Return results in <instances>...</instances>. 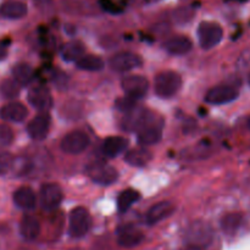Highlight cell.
Returning <instances> with one entry per match:
<instances>
[{
    "instance_id": "6da1fadb",
    "label": "cell",
    "mask_w": 250,
    "mask_h": 250,
    "mask_svg": "<svg viewBox=\"0 0 250 250\" xmlns=\"http://www.w3.org/2000/svg\"><path fill=\"white\" fill-rule=\"evenodd\" d=\"M182 85V78L177 72L173 71H164L155 77L154 82V90L158 97L168 99L176 95Z\"/></svg>"
},
{
    "instance_id": "7a4b0ae2",
    "label": "cell",
    "mask_w": 250,
    "mask_h": 250,
    "mask_svg": "<svg viewBox=\"0 0 250 250\" xmlns=\"http://www.w3.org/2000/svg\"><path fill=\"white\" fill-rule=\"evenodd\" d=\"M92 226V217L87 209L80 207L71 211L68 219V233L73 238H82L89 232Z\"/></svg>"
},
{
    "instance_id": "3957f363",
    "label": "cell",
    "mask_w": 250,
    "mask_h": 250,
    "mask_svg": "<svg viewBox=\"0 0 250 250\" xmlns=\"http://www.w3.org/2000/svg\"><path fill=\"white\" fill-rule=\"evenodd\" d=\"M224 38V29L215 22H202L198 27V39L203 49L209 50L216 46Z\"/></svg>"
},
{
    "instance_id": "277c9868",
    "label": "cell",
    "mask_w": 250,
    "mask_h": 250,
    "mask_svg": "<svg viewBox=\"0 0 250 250\" xmlns=\"http://www.w3.org/2000/svg\"><path fill=\"white\" fill-rule=\"evenodd\" d=\"M87 175L90 180L100 186H110L117 180L119 173L112 166L104 163H94L88 166Z\"/></svg>"
},
{
    "instance_id": "5b68a950",
    "label": "cell",
    "mask_w": 250,
    "mask_h": 250,
    "mask_svg": "<svg viewBox=\"0 0 250 250\" xmlns=\"http://www.w3.org/2000/svg\"><path fill=\"white\" fill-rule=\"evenodd\" d=\"M39 202L41 207L45 211H53L58 209L62 202V190L56 183H45L42 186L39 192Z\"/></svg>"
},
{
    "instance_id": "8992f818",
    "label": "cell",
    "mask_w": 250,
    "mask_h": 250,
    "mask_svg": "<svg viewBox=\"0 0 250 250\" xmlns=\"http://www.w3.org/2000/svg\"><path fill=\"white\" fill-rule=\"evenodd\" d=\"M121 87L127 97L137 100L146 97L149 89V82L143 76L131 75L122 80Z\"/></svg>"
},
{
    "instance_id": "52a82bcc",
    "label": "cell",
    "mask_w": 250,
    "mask_h": 250,
    "mask_svg": "<svg viewBox=\"0 0 250 250\" xmlns=\"http://www.w3.org/2000/svg\"><path fill=\"white\" fill-rule=\"evenodd\" d=\"M186 238L190 246H197L203 248L208 246L212 239V231L205 222H194L186 232Z\"/></svg>"
},
{
    "instance_id": "ba28073f",
    "label": "cell",
    "mask_w": 250,
    "mask_h": 250,
    "mask_svg": "<svg viewBox=\"0 0 250 250\" xmlns=\"http://www.w3.org/2000/svg\"><path fill=\"white\" fill-rule=\"evenodd\" d=\"M89 144V138L82 131H73L66 134L61 141V149L66 154L77 155L84 151Z\"/></svg>"
},
{
    "instance_id": "9c48e42d",
    "label": "cell",
    "mask_w": 250,
    "mask_h": 250,
    "mask_svg": "<svg viewBox=\"0 0 250 250\" xmlns=\"http://www.w3.org/2000/svg\"><path fill=\"white\" fill-rule=\"evenodd\" d=\"M142 63L143 61H142L141 56L133 53H128V51L115 54L109 61L111 70L116 71V72H127V71L134 70V68L139 67Z\"/></svg>"
},
{
    "instance_id": "30bf717a",
    "label": "cell",
    "mask_w": 250,
    "mask_h": 250,
    "mask_svg": "<svg viewBox=\"0 0 250 250\" xmlns=\"http://www.w3.org/2000/svg\"><path fill=\"white\" fill-rule=\"evenodd\" d=\"M117 243L124 248H133L143 242L144 234L133 225H122L116 231Z\"/></svg>"
},
{
    "instance_id": "8fae6325",
    "label": "cell",
    "mask_w": 250,
    "mask_h": 250,
    "mask_svg": "<svg viewBox=\"0 0 250 250\" xmlns=\"http://www.w3.org/2000/svg\"><path fill=\"white\" fill-rule=\"evenodd\" d=\"M238 98V90L232 85H216L205 95V102L212 105H222L231 103Z\"/></svg>"
},
{
    "instance_id": "7c38bea8",
    "label": "cell",
    "mask_w": 250,
    "mask_h": 250,
    "mask_svg": "<svg viewBox=\"0 0 250 250\" xmlns=\"http://www.w3.org/2000/svg\"><path fill=\"white\" fill-rule=\"evenodd\" d=\"M28 103L39 111H48L53 105V97L45 85H33L28 90Z\"/></svg>"
},
{
    "instance_id": "4fadbf2b",
    "label": "cell",
    "mask_w": 250,
    "mask_h": 250,
    "mask_svg": "<svg viewBox=\"0 0 250 250\" xmlns=\"http://www.w3.org/2000/svg\"><path fill=\"white\" fill-rule=\"evenodd\" d=\"M50 124V116L46 112H42V114L37 115L34 119H32V121H29L28 126H27V132L34 141H43L48 136Z\"/></svg>"
},
{
    "instance_id": "5bb4252c",
    "label": "cell",
    "mask_w": 250,
    "mask_h": 250,
    "mask_svg": "<svg viewBox=\"0 0 250 250\" xmlns=\"http://www.w3.org/2000/svg\"><path fill=\"white\" fill-rule=\"evenodd\" d=\"M161 124L156 120L149 122L138 131V142L142 146H153L161 139Z\"/></svg>"
},
{
    "instance_id": "9a60e30c",
    "label": "cell",
    "mask_w": 250,
    "mask_h": 250,
    "mask_svg": "<svg viewBox=\"0 0 250 250\" xmlns=\"http://www.w3.org/2000/svg\"><path fill=\"white\" fill-rule=\"evenodd\" d=\"M175 211V205L171 202H160L151 207L149 211L146 212V224L148 225H155L159 224L163 220L167 219L168 216L173 214Z\"/></svg>"
},
{
    "instance_id": "2e32d148",
    "label": "cell",
    "mask_w": 250,
    "mask_h": 250,
    "mask_svg": "<svg viewBox=\"0 0 250 250\" xmlns=\"http://www.w3.org/2000/svg\"><path fill=\"white\" fill-rule=\"evenodd\" d=\"M28 115L27 107L21 103H10L0 109V117L9 122H22Z\"/></svg>"
},
{
    "instance_id": "e0dca14e",
    "label": "cell",
    "mask_w": 250,
    "mask_h": 250,
    "mask_svg": "<svg viewBox=\"0 0 250 250\" xmlns=\"http://www.w3.org/2000/svg\"><path fill=\"white\" fill-rule=\"evenodd\" d=\"M163 46L168 54H172V55H183V54L189 53L193 45L189 38H187L185 36H177L167 39L163 44Z\"/></svg>"
},
{
    "instance_id": "ac0fdd59",
    "label": "cell",
    "mask_w": 250,
    "mask_h": 250,
    "mask_svg": "<svg viewBox=\"0 0 250 250\" xmlns=\"http://www.w3.org/2000/svg\"><path fill=\"white\" fill-rule=\"evenodd\" d=\"M27 6L20 0H6L0 5V15L5 19L17 20L26 16Z\"/></svg>"
},
{
    "instance_id": "d6986e66",
    "label": "cell",
    "mask_w": 250,
    "mask_h": 250,
    "mask_svg": "<svg viewBox=\"0 0 250 250\" xmlns=\"http://www.w3.org/2000/svg\"><path fill=\"white\" fill-rule=\"evenodd\" d=\"M14 203L16 207L23 210L34 209L37 203L36 193L29 187H21L14 193Z\"/></svg>"
},
{
    "instance_id": "ffe728a7",
    "label": "cell",
    "mask_w": 250,
    "mask_h": 250,
    "mask_svg": "<svg viewBox=\"0 0 250 250\" xmlns=\"http://www.w3.org/2000/svg\"><path fill=\"white\" fill-rule=\"evenodd\" d=\"M20 232L26 241H34L41 233L39 221L32 215H24L20 224Z\"/></svg>"
},
{
    "instance_id": "44dd1931",
    "label": "cell",
    "mask_w": 250,
    "mask_h": 250,
    "mask_svg": "<svg viewBox=\"0 0 250 250\" xmlns=\"http://www.w3.org/2000/svg\"><path fill=\"white\" fill-rule=\"evenodd\" d=\"M127 139L124 137H107L103 143V153L109 158H116L120 154L124 153L125 149L127 148Z\"/></svg>"
},
{
    "instance_id": "7402d4cb",
    "label": "cell",
    "mask_w": 250,
    "mask_h": 250,
    "mask_svg": "<svg viewBox=\"0 0 250 250\" xmlns=\"http://www.w3.org/2000/svg\"><path fill=\"white\" fill-rule=\"evenodd\" d=\"M151 159H153V155L150 151L144 148L132 149L125 156L126 163L131 166H136V167H143V166L148 165Z\"/></svg>"
},
{
    "instance_id": "603a6c76",
    "label": "cell",
    "mask_w": 250,
    "mask_h": 250,
    "mask_svg": "<svg viewBox=\"0 0 250 250\" xmlns=\"http://www.w3.org/2000/svg\"><path fill=\"white\" fill-rule=\"evenodd\" d=\"M85 54V46L82 42L72 41L66 43L61 49V56L65 61H77Z\"/></svg>"
},
{
    "instance_id": "cb8c5ba5",
    "label": "cell",
    "mask_w": 250,
    "mask_h": 250,
    "mask_svg": "<svg viewBox=\"0 0 250 250\" xmlns=\"http://www.w3.org/2000/svg\"><path fill=\"white\" fill-rule=\"evenodd\" d=\"M12 76L20 85H27L34 78V71L28 63L20 62L16 63L12 68Z\"/></svg>"
},
{
    "instance_id": "d4e9b609",
    "label": "cell",
    "mask_w": 250,
    "mask_h": 250,
    "mask_svg": "<svg viewBox=\"0 0 250 250\" xmlns=\"http://www.w3.org/2000/svg\"><path fill=\"white\" fill-rule=\"evenodd\" d=\"M76 66H77L80 70L83 71H90V72H94V71H100L104 68L105 63L103 61V59L100 56L97 55H83L76 61Z\"/></svg>"
},
{
    "instance_id": "484cf974",
    "label": "cell",
    "mask_w": 250,
    "mask_h": 250,
    "mask_svg": "<svg viewBox=\"0 0 250 250\" xmlns=\"http://www.w3.org/2000/svg\"><path fill=\"white\" fill-rule=\"evenodd\" d=\"M141 198L139 193L134 189H126L120 193L117 198V209L120 212H126L134 203H137Z\"/></svg>"
},
{
    "instance_id": "4316f807",
    "label": "cell",
    "mask_w": 250,
    "mask_h": 250,
    "mask_svg": "<svg viewBox=\"0 0 250 250\" xmlns=\"http://www.w3.org/2000/svg\"><path fill=\"white\" fill-rule=\"evenodd\" d=\"M243 222V217L241 214L237 212H232V214H227L222 217L221 220V227L224 229L225 233L227 234H234L239 229Z\"/></svg>"
},
{
    "instance_id": "83f0119b",
    "label": "cell",
    "mask_w": 250,
    "mask_h": 250,
    "mask_svg": "<svg viewBox=\"0 0 250 250\" xmlns=\"http://www.w3.org/2000/svg\"><path fill=\"white\" fill-rule=\"evenodd\" d=\"M0 94L5 99H15L20 95V84L15 80H4L0 84Z\"/></svg>"
},
{
    "instance_id": "f1b7e54d",
    "label": "cell",
    "mask_w": 250,
    "mask_h": 250,
    "mask_svg": "<svg viewBox=\"0 0 250 250\" xmlns=\"http://www.w3.org/2000/svg\"><path fill=\"white\" fill-rule=\"evenodd\" d=\"M31 168H32V163L29 159L27 158L14 159V164H12L11 170H14L19 176L26 175V173H28L29 171H31Z\"/></svg>"
},
{
    "instance_id": "f546056e",
    "label": "cell",
    "mask_w": 250,
    "mask_h": 250,
    "mask_svg": "<svg viewBox=\"0 0 250 250\" xmlns=\"http://www.w3.org/2000/svg\"><path fill=\"white\" fill-rule=\"evenodd\" d=\"M100 6L110 14H120L124 11V4L121 0H100Z\"/></svg>"
},
{
    "instance_id": "4dcf8cb0",
    "label": "cell",
    "mask_w": 250,
    "mask_h": 250,
    "mask_svg": "<svg viewBox=\"0 0 250 250\" xmlns=\"http://www.w3.org/2000/svg\"><path fill=\"white\" fill-rule=\"evenodd\" d=\"M14 139V132L7 125H0V148L11 144Z\"/></svg>"
},
{
    "instance_id": "1f68e13d",
    "label": "cell",
    "mask_w": 250,
    "mask_h": 250,
    "mask_svg": "<svg viewBox=\"0 0 250 250\" xmlns=\"http://www.w3.org/2000/svg\"><path fill=\"white\" fill-rule=\"evenodd\" d=\"M115 106H116L117 110L126 114V112L131 111V110H133L136 107V100L126 95V97L117 99L116 103H115Z\"/></svg>"
},
{
    "instance_id": "d6a6232c",
    "label": "cell",
    "mask_w": 250,
    "mask_h": 250,
    "mask_svg": "<svg viewBox=\"0 0 250 250\" xmlns=\"http://www.w3.org/2000/svg\"><path fill=\"white\" fill-rule=\"evenodd\" d=\"M14 164V156L10 153L0 154V176H4L12 168Z\"/></svg>"
},
{
    "instance_id": "836d02e7",
    "label": "cell",
    "mask_w": 250,
    "mask_h": 250,
    "mask_svg": "<svg viewBox=\"0 0 250 250\" xmlns=\"http://www.w3.org/2000/svg\"><path fill=\"white\" fill-rule=\"evenodd\" d=\"M33 4L44 15L53 14L54 10H55L54 0H33Z\"/></svg>"
},
{
    "instance_id": "e575fe53",
    "label": "cell",
    "mask_w": 250,
    "mask_h": 250,
    "mask_svg": "<svg viewBox=\"0 0 250 250\" xmlns=\"http://www.w3.org/2000/svg\"><path fill=\"white\" fill-rule=\"evenodd\" d=\"M7 53V42L6 41H0V61L5 59Z\"/></svg>"
},
{
    "instance_id": "d590c367",
    "label": "cell",
    "mask_w": 250,
    "mask_h": 250,
    "mask_svg": "<svg viewBox=\"0 0 250 250\" xmlns=\"http://www.w3.org/2000/svg\"><path fill=\"white\" fill-rule=\"evenodd\" d=\"M185 250H203V248H200V247H197V246H188L187 248H186Z\"/></svg>"
},
{
    "instance_id": "8d00e7d4",
    "label": "cell",
    "mask_w": 250,
    "mask_h": 250,
    "mask_svg": "<svg viewBox=\"0 0 250 250\" xmlns=\"http://www.w3.org/2000/svg\"><path fill=\"white\" fill-rule=\"evenodd\" d=\"M248 128L250 129V117L248 119Z\"/></svg>"
},
{
    "instance_id": "74e56055",
    "label": "cell",
    "mask_w": 250,
    "mask_h": 250,
    "mask_svg": "<svg viewBox=\"0 0 250 250\" xmlns=\"http://www.w3.org/2000/svg\"><path fill=\"white\" fill-rule=\"evenodd\" d=\"M248 82H249V85H250V73H249V77H248Z\"/></svg>"
},
{
    "instance_id": "f35d334b",
    "label": "cell",
    "mask_w": 250,
    "mask_h": 250,
    "mask_svg": "<svg viewBox=\"0 0 250 250\" xmlns=\"http://www.w3.org/2000/svg\"><path fill=\"white\" fill-rule=\"evenodd\" d=\"M242 1H244V0H242Z\"/></svg>"
}]
</instances>
